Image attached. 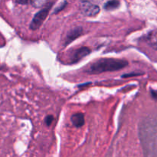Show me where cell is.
<instances>
[{"label":"cell","mask_w":157,"mask_h":157,"mask_svg":"<svg viewBox=\"0 0 157 157\" xmlns=\"http://www.w3.org/2000/svg\"><path fill=\"white\" fill-rule=\"evenodd\" d=\"M128 65L125 60L114 58H103L90 64L87 72L89 74H101L107 71H115Z\"/></svg>","instance_id":"obj_1"},{"label":"cell","mask_w":157,"mask_h":157,"mask_svg":"<svg viewBox=\"0 0 157 157\" xmlns=\"http://www.w3.org/2000/svg\"><path fill=\"white\" fill-rule=\"evenodd\" d=\"M51 7H52V4L47 5L44 8H43L41 11L38 12L36 15L34 16L33 19H32V22L30 24V28L32 30H37L39 29L40 26L42 25L45 18H47L48 12L50 11Z\"/></svg>","instance_id":"obj_2"},{"label":"cell","mask_w":157,"mask_h":157,"mask_svg":"<svg viewBox=\"0 0 157 157\" xmlns=\"http://www.w3.org/2000/svg\"><path fill=\"white\" fill-rule=\"evenodd\" d=\"M80 9L82 14L88 17H94L100 12V7L98 5L90 2L87 0H83L81 2Z\"/></svg>","instance_id":"obj_3"},{"label":"cell","mask_w":157,"mask_h":157,"mask_svg":"<svg viewBox=\"0 0 157 157\" xmlns=\"http://www.w3.org/2000/svg\"><path fill=\"white\" fill-rule=\"evenodd\" d=\"M90 52V49L87 47H82L78 49H76V50L72 51L71 53L69 54L68 63L69 64H75V63L79 61L84 57L88 55Z\"/></svg>","instance_id":"obj_4"},{"label":"cell","mask_w":157,"mask_h":157,"mask_svg":"<svg viewBox=\"0 0 157 157\" xmlns=\"http://www.w3.org/2000/svg\"><path fill=\"white\" fill-rule=\"evenodd\" d=\"M82 32L83 30L81 28H75V29L71 30L70 32L67 33V37H66L65 44H67L70 42H71V41H73L75 38L79 37L80 35L82 34Z\"/></svg>","instance_id":"obj_5"},{"label":"cell","mask_w":157,"mask_h":157,"mask_svg":"<svg viewBox=\"0 0 157 157\" xmlns=\"http://www.w3.org/2000/svg\"><path fill=\"white\" fill-rule=\"evenodd\" d=\"M71 122L75 127H81L84 124V117L82 113H77L72 115Z\"/></svg>","instance_id":"obj_6"},{"label":"cell","mask_w":157,"mask_h":157,"mask_svg":"<svg viewBox=\"0 0 157 157\" xmlns=\"http://www.w3.org/2000/svg\"><path fill=\"white\" fill-rule=\"evenodd\" d=\"M147 41L153 48L157 50V29L152 31L148 34Z\"/></svg>","instance_id":"obj_7"},{"label":"cell","mask_w":157,"mask_h":157,"mask_svg":"<svg viewBox=\"0 0 157 157\" xmlns=\"http://www.w3.org/2000/svg\"><path fill=\"white\" fill-rule=\"evenodd\" d=\"M120 6V2L118 0H110L106 2L104 6V9L107 10H113L117 9Z\"/></svg>","instance_id":"obj_8"},{"label":"cell","mask_w":157,"mask_h":157,"mask_svg":"<svg viewBox=\"0 0 157 157\" xmlns=\"http://www.w3.org/2000/svg\"><path fill=\"white\" fill-rule=\"evenodd\" d=\"M48 0H31V3L34 7L39 8L46 4Z\"/></svg>","instance_id":"obj_9"},{"label":"cell","mask_w":157,"mask_h":157,"mask_svg":"<svg viewBox=\"0 0 157 157\" xmlns=\"http://www.w3.org/2000/svg\"><path fill=\"white\" fill-rule=\"evenodd\" d=\"M52 121H53V117L52 116H48L47 117L45 118V123L48 126L50 125L51 123L52 122Z\"/></svg>","instance_id":"obj_10"},{"label":"cell","mask_w":157,"mask_h":157,"mask_svg":"<svg viewBox=\"0 0 157 157\" xmlns=\"http://www.w3.org/2000/svg\"><path fill=\"white\" fill-rule=\"evenodd\" d=\"M16 2L19 4H27V3L31 2V0H16Z\"/></svg>","instance_id":"obj_11"},{"label":"cell","mask_w":157,"mask_h":157,"mask_svg":"<svg viewBox=\"0 0 157 157\" xmlns=\"http://www.w3.org/2000/svg\"><path fill=\"white\" fill-rule=\"evenodd\" d=\"M151 94H152V95H153V98H154L155 99L157 100V90H152Z\"/></svg>","instance_id":"obj_12"}]
</instances>
